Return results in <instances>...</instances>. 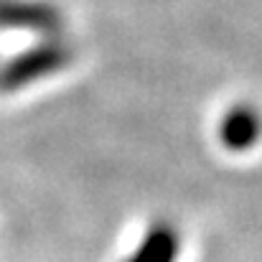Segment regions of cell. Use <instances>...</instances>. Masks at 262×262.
Returning a JSON list of instances; mask_svg holds the SVG:
<instances>
[{"label": "cell", "instance_id": "obj_1", "mask_svg": "<svg viewBox=\"0 0 262 262\" xmlns=\"http://www.w3.org/2000/svg\"><path fill=\"white\" fill-rule=\"evenodd\" d=\"M67 59L64 49L59 46H41L33 49L18 59H13L3 72H0V89H18L23 87L26 82L43 77L49 72H54L56 67H61V61Z\"/></svg>", "mask_w": 262, "mask_h": 262}, {"label": "cell", "instance_id": "obj_2", "mask_svg": "<svg viewBox=\"0 0 262 262\" xmlns=\"http://www.w3.org/2000/svg\"><path fill=\"white\" fill-rule=\"evenodd\" d=\"M51 23H54V13L46 5L18 3V0H0V26L49 28Z\"/></svg>", "mask_w": 262, "mask_h": 262}, {"label": "cell", "instance_id": "obj_3", "mask_svg": "<svg viewBox=\"0 0 262 262\" xmlns=\"http://www.w3.org/2000/svg\"><path fill=\"white\" fill-rule=\"evenodd\" d=\"M260 133V122L250 110H237L224 120L222 138L229 148H250Z\"/></svg>", "mask_w": 262, "mask_h": 262}, {"label": "cell", "instance_id": "obj_4", "mask_svg": "<svg viewBox=\"0 0 262 262\" xmlns=\"http://www.w3.org/2000/svg\"><path fill=\"white\" fill-rule=\"evenodd\" d=\"M173 250H176L173 237H171L168 232H166V234L158 232V234L150 237V242L145 245V250H143L133 262H171Z\"/></svg>", "mask_w": 262, "mask_h": 262}]
</instances>
